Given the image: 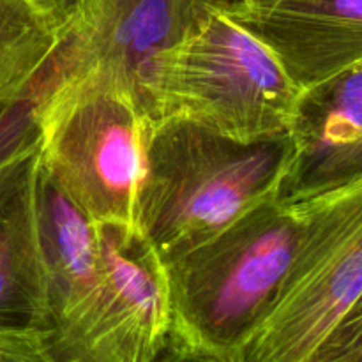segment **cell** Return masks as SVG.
<instances>
[{
  "mask_svg": "<svg viewBox=\"0 0 362 362\" xmlns=\"http://www.w3.org/2000/svg\"><path fill=\"white\" fill-rule=\"evenodd\" d=\"M296 207L303 219L296 258L239 362H310L362 297V173Z\"/></svg>",
  "mask_w": 362,
  "mask_h": 362,
  "instance_id": "obj_5",
  "label": "cell"
},
{
  "mask_svg": "<svg viewBox=\"0 0 362 362\" xmlns=\"http://www.w3.org/2000/svg\"><path fill=\"white\" fill-rule=\"evenodd\" d=\"M303 219L271 200L207 243L165 262L172 303L170 341L226 362L274 306L296 258Z\"/></svg>",
  "mask_w": 362,
  "mask_h": 362,
  "instance_id": "obj_2",
  "label": "cell"
},
{
  "mask_svg": "<svg viewBox=\"0 0 362 362\" xmlns=\"http://www.w3.org/2000/svg\"><path fill=\"white\" fill-rule=\"evenodd\" d=\"M361 173H362V144H361V147L357 148L352 156H350L349 161H346L345 168H343V172H341V179H339L338 186L349 182V180H352L354 177L361 175Z\"/></svg>",
  "mask_w": 362,
  "mask_h": 362,
  "instance_id": "obj_17",
  "label": "cell"
},
{
  "mask_svg": "<svg viewBox=\"0 0 362 362\" xmlns=\"http://www.w3.org/2000/svg\"><path fill=\"white\" fill-rule=\"evenodd\" d=\"M27 6H30L39 16L45 18L53 28L64 37L67 28L76 18L83 0H23Z\"/></svg>",
  "mask_w": 362,
  "mask_h": 362,
  "instance_id": "obj_15",
  "label": "cell"
},
{
  "mask_svg": "<svg viewBox=\"0 0 362 362\" xmlns=\"http://www.w3.org/2000/svg\"><path fill=\"white\" fill-rule=\"evenodd\" d=\"M41 147L0 168V334L48 327V286L37 225Z\"/></svg>",
  "mask_w": 362,
  "mask_h": 362,
  "instance_id": "obj_9",
  "label": "cell"
},
{
  "mask_svg": "<svg viewBox=\"0 0 362 362\" xmlns=\"http://www.w3.org/2000/svg\"><path fill=\"white\" fill-rule=\"evenodd\" d=\"M310 362H362V297L329 332Z\"/></svg>",
  "mask_w": 362,
  "mask_h": 362,
  "instance_id": "obj_13",
  "label": "cell"
},
{
  "mask_svg": "<svg viewBox=\"0 0 362 362\" xmlns=\"http://www.w3.org/2000/svg\"><path fill=\"white\" fill-rule=\"evenodd\" d=\"M60 41L59 32L23 0H0V101L30 88Z\"/></svg>",
  "mask_w": 362,
  "mask_h": 362,
  "instance_id": "obj_11",
  "label": "cell"
},
{
  "mask_svg": "<svg viewBox=\"0 0 362 362\" xmlns=\"http://www.w3.org/2000/svg\"><path fill=\"white\" fill-rule=\"evenodd\" d=\"M225 13L274 53L300 90L362 62V0H230Z\"/></svg>",
  "mask_w": 362,
  "mask_h": 362,
  "instance_id": "obj_8",
  "label": "cell"
},
{
  "mask_svg": "<svg viewBox=\"0 0 362 362\" xmlns=\"http://www.w3.org/2000/svg\"><path fill=\"white\" fill-rule=\"evenodd\" d=\"M98 226L103 279L83 311L45 336L57 362H152L170 341L165 262L140 230Z\"/></svg>",
  "mask_w": 362,
  "mask_h": 362,
  "instance_id": "obj_6",
  "label": "cell"
},
{
  "mask_svg": "<svg viewBox=\"0 0 362 362\" xmlns=\"http://www.w3.org/2000/svg\"><path fill=\"white\" fill-rule=\"evenodd\" d=\"M300 94L274 53L223 7L156 60L138 105L148 122L177 119L257 141L290 133Z\"/></svg>",
  "mask_w": 362,
  "mask_h": 362,
  "instance_id": "obj_3",
  "label": "cell"
},
{
  "mask_svg": "<svg viewBox=\"0 0 362 362\" xmlns=\"http://www.w3.org/2000/svg\"><path fill=\"white\" fill-rule=\"evenodd\" d=\"M41 95L37 83L0 101V168L18 156L41 147Z\"/></svg>",
  "mask_w": 362,
  "mask_h": 362,
  "instance_id": "obj_12",
  "label": "cell"
},
{
  "mask_svg": "<svg viewBox=\"0 0 362 362\" xmlns=\"http://www.w3.org/2000/svg\"><path fill=\"white\" fill-rule=\"evenodd\" d=\"M0 362H57L39 332L0 334Z\"/></svg>",
  "mask_w": 362,
  "mask_h": 362,
  "instance_id": "obj_14",
  "label": "cell"
},
{
  "mask_svg": "<svg viewBox=\"0 0 362 362\" xmlns=\"http://www.w3.org/2000/svg\"><path fill=\"white\" fill-rule=\"evenodd\" d=\"M230 0H83L59 48L37 78L41 99L53 88L103 71L136 101L156 60Z\"/></svg>",
  "mask_w": 362,
  "mask_h": 362,
  "instance_id": "obj_7",
  "label": "cell"
},
{
  "mask_svg": "<svg viewBox=\"0 0 362 362\" xmlns=\"http://www.w3.org/2000/svg\"><path fill=\"white\" fill-rule=\"evenodd\" d=\"M292 158L290 133L240 141L184 120L151 122L138 228L163 262L173 260L279 200Z\"/></svg>",
  "mask_w": 362,
  "mask_h": 362,
  "instance_id": "obj_1",
  "label": "cell"
},
{
  "mask_svg": "<svg viewBox=\"0 0 362 362\" xmlns=\"http://www.w3.org/2000/svg\"><path fill=\"white\" fill-rule=\"evenodd\" d=\"M37 225L48 286L46 334L73 322L103 279L98 226L39 170Z\"/></svg>",
  "mask_w": 362,
  "mask_h": 362,
  "instance_id": "obj_10",
  "label": "cell"
},
{
  "mask_svg": "<svg viewBox=\"0 0 362 362\" xmlns=\"http://www.w3.org/2000/svg\"><path fill=\"white\" fill-rule=\"evenodd\" d=\"M152 362H226L221 359H216V357L205 356V354H198L194 350L186 349V346H180L177 343L168 341L166 349L159 354Z\"/></svg>",
  "mask_w": 362,
  "mask_h": 362,
  "instance_id": "obj_16",
  "label": "cell"
},
{
  "mask_svg": "<svg viewBox=\"0 0 362 362\" xmlns=\"http://www.w3.org/2000/svg\"><path fill=\"white\" fill-rule=\"evenodd\" d=\"M148 127L124 81L90 71L41 99V166L94 225L140 230Z\"/></svg>",
  "mask_w": 362,
  "mask_h": 362,
  "instance_id": "obj_4",
  "label": "cell"
}]
</instances>
